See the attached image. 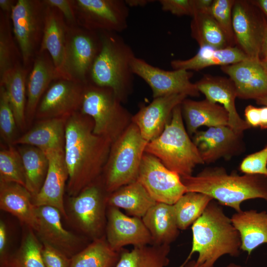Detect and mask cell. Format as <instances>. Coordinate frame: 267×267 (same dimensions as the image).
<instances>
[{
  "label": "cell",
  "mask_w": 267,
  "mask_h": 267,
  "mask_svg": "<svg viewBox=\"0 0 267 267\" xmlns=\"http://www.w3.org/2000/svg\"><path fill=\"white\" fill-rule=\"evenodd\" d=\"M94 123L78 111L66 121L64 146L68 180L66 192L75 196L102 174L112 143L93 133Z\"/></svg>",
  "instance_id": "obj_1"
},
{
  "label": "cell",
  "mask_w": 267,
  "mask_h": 267,
  "mask_svg": "<svg viewBox=\"0 0 267 267\" xmlns=\"http://www.w3.org/2000/svg\"><path fill=\"white\" fill-rule=\"evenodd\" d=\"M186 192L202 193L236 212L247 200L260 198L267 201V176L262 175L228 174L221 167H206L196 176L180 177Z\"/></svg>",
  "instance_id": "obj_2"
},
{
  "label": "cell",
  "mask_w": 267,
  "mask_h": 267,
  "mask_svg": "<svg viewBox=\"0 0 267 267\" xmlns=\"http://www.w3.org/2000/svg\"><path fill=\"white\" fill-rule=\"evenodd\" d=\"M191 229V250L179 267H184L196 252L198 253L196 263L204 267H213L217 261L224 255L233 257L239 255L241 245L239 233L231 218L213 200L192 224Z\"/></svg>",
  "instance_id": "obj_3"
},
{
  "label": "cell",
  "mask_w": 267,
  "mask_h": 267,
  "mask_svg": "<svg viewBox=\"0 0 267 267\" xmlns=\"http://www.w3.org/2000/svg\"><path fill=\"white\" fill-rule=\"evenodd\" d=\"M98 33L101 47L92 66L89 82L111 89L122 103H125L133 90L134 74L132 63L136 56L118 33Z\"/></svg>",
  "instance_id": "obj_4"
},
{
  "label": "cell",
  "mask_w": 267,
  "mask_h": 267,
  "mask_svg": "<svg viewBox=\"0 0 267 267\" xmlns=\"http://www.w3.org/2000/svg\"><path fill=\"white\" fill-rule=\"evenodd\" d=\"M145 152L180 177L191 176L197 165L204 164L184 127L181 104L174 108L162 133L147 143Z\"/></svg>",
  "instance_id": "obj_5"
},
{
  "label": "cell",
  "mask_w": 267,
  "mask_h": 267,
  "mask_svg": "<svg viewBox=\"0 0 267 267\" xmlns=\"http://www.w3.org/2000/svg\"><path fill=\"white\" fill-rule=\"evenodd\" d=\"M147 143L136 125L132 122L112 143L101 175L108 193L137 180Z\"/></svg>",
  "instance_id": "obj_6"
},
{
  "label": "cell",
  "mask_w": 267,
  "mask_h": 267,
  "mask_svg": "<svg viewBox=\"0 0 267 267\" xmlns=\"http://www.w3.org/2000/svg\"><path fill=\"white\" fill-rule=\"evenodd\" d=\"M101 176L75 196L65 200L66 221L78 232L91 241L105 235L107 197Z\"/></svg>",
  "instance_id": "obj_7"
},
{
  "label": "cell",
  "mask_w": 267,
  "mask_h": 267,
  "mask_svg": "<svg viewBox=\"0 0 267 267\" xmlns=\"http://www.w3.org/2000/svg\"><path fill=\"white\" fill-rule=\"evenodd\" d=\"M112 90L90 83L86 85L79 111L90 117L93 133L112 143L132 123L130 113Z\"/></svg>",
  "instance_id": "obj_8"
},
{
  "label": "cell",
  "mask_w": 267,
  "mask_h": 267,
  "mask_svg": "<svg viewBox=\"0 0 267 267\" xmlns=\"http://www.w3.org/2000/svg\"><path fill=\"white\" fill-rule=\"evenodd\" d=\"M101 47L98 32L78 25L69 26L62 62L57 71L59 79L89 83L92 66Z\"/></svg>",
  "instance_id": "obj_9"
},
{
  "label": "cell",
  "mask_w": 267,
  "mask_h": 267,
  "mask_svg": "<svg viewBox=\"0 0 267 267\" xmlns=\"http://www.w3.org/2000/svg\"><path fill=\"white\" fill-rule=\"evenodd\" d=\"M46 6L44 0H18L10 14L13 35L27 68L39 51Z\"/></svg>",
  "instance_id": "obj_10"
},
{
  "label": "cell",
  "mask_w": 267,
  "mask_h": 267,
  "mask_svg": "<svg viewBox=\"0 0 267 267\" xmlns=\"http://www.w3.org/2000/svg\"><path fill=\"white\" fill-rule=\"evenodd\" d=\"M77 25L93 31L120 33L128 27L129 7L123 0H72Z\"/></svg>",
  "instance_id": "obj_11"
},
{
  "label": "cell",
  "mask_w": 267,
  "mask_h": 267,
  "mask_svg": "<svg viewBox=\"0 0 267 267\" xmlns=\"http://www.w3.org/2000/svg\"><path fill=\"white\" fill-rule=\"evenodd\" d=\"M232 27L236 46L249 58L261 59L267 19L252 0H235Z\"/></svg>",
  "instance_id": "obj_12"
},
{
  "label": "cell",
  "mask_w": 267,
  "mask_h": 267,
  "mask_svg": "<svg viewBox=\"0 0 267 267\" xmlns=\"http://www.w3.org/2000/svg\"><path fill=\"white\" fill-rule=\"evenodd\" d=\"M137 180L156 202L173 205L186 192L178 174L167 168L155 156L145 152Z\"/></svg>",
  "instance_id": "obj_13"
},
{
  "label": "cell",
  "mask_w": 267,
  "mask_h": 267,
  "mask_svg": "<svg viewBox=\"0 0 267 267\" xmlns=\"http://www.w3.org/2000/svg\"><path fill=\"white\" fill-rule=\"evenodd\" d=\"M132 67L134 74L150 87L153 98L174 94L194 97L200 95L195 83L190 81L193 74L188 71L165 70L136 57L132 61Z\"/></svg>",
  "instance_id": "obj_14"
},
{
  "label": "cell",
  "mask_w": 267,
  "mask_h": 267,
  "mask_svg": "<svg viewBox=\"0 0 267 267\" xmlns=\"http://www.w3.org/2000/svg\"><path fill=\"white\" fill-rule=\"evenodd\" d=\"M37 225L34 230L42 243L47 244L72 258L88 244L86 237L67 230L62 215L50 206L36 207Z\"/></svg>",
  "instance_id": "obj_15"
},
{
  "label": "cell",
  "mask_w": 267,
  "mask_h": 267,
  "mask_svg": "<svg viewBox=\"0 0 267 267\" xmlns=\"http://www.w3.org/2000/svg\"><path fill=\"white\" fill-rule=\"evenodd\" d=\"M86 85L63 79L54 80L42 97L35 117L67 118L79 111Z\"/></svg>",
  "instance_id": "obj_16"
},
{
  "label": "cell",
  "mask_w": 267,
  "mask_h": 267,
  "mask_svg": "<svg viewBox=\"0 0 267 267\" xmlns=\"http://www.w3.org/2000/svg\"><path fill=\"white\" fill-rule=\"evenodd\" d=\"M192 141L204 164L212 163L221 158L229 160L245 149L243 134L235 132L228 126L197 131Z\"/></svg>",
  "instance_id": "obj_17"
},
{
  "label": "cell",
  "mask_w": 267,
  "mask_h": 267,
  "mask_svg": "<svg viewBox=\"0 0 267 267\" xmlns=\"http://www.w3.org/2000/svg\"><path fill=\"white\" fill-rule=\"evenodd\" d=\"M48 160V169L43 185L33 198L36 207L50 206L58 209L66 220L64 194L68 173L64 158V147L43 150Z\"/></svg>",
  "instance_id": "obj_18"
},
{
  "label": "cell",
  "mask_w": 267,
  "mask_h": 267,
  "mask_svg": "<svg viewBox=\"0 0 267 267\" xmlns=\"http://www.w3.org/2000/svg\"><path fill=\"white\" fill-rule=\"evenodd\" d=\"M105 235L110 247L118 252L127 245H152L151 235L142 219L125 214L114 207H107Z\"/></svg>",
  "instance_id": "obj_19"
},
{
  "label": "cell",
  "mask_w": 267,
  "mask_h": 267,
  "mask_svg": "<svg viewBox=\"0 0 267 267\" xmlns=\"http://www.w3.org/2000/svg\"><path fill=\"white\" fill-rule=\"evenodd\" d=\"M184 94H174L156 98L147 105L140 106L132 116V122L138 127L148 142L158 137L171 118L174 108L186 98Z\"/></svg>",
  "instance_id": "obj_20"
},
{
  "label": "cell",
  "mask_w": 267,
  "mask_h": 267,
  "mask_svg": "<svg viewBox=\"0 0 267 267\" xmlns=\"http://www.w3.org/2000/svg\"><path fill=\"white\" fill-rule=\"evenodd\" d=\"M221 69L234 84L237 97L255 100L267 96V72L261 59L248 58Z\"/></svg>",
  "instance_id": "obj_21"
},
{
  "label": "cell",
  "mask_w": 267,
  "mask_h": 267,
  "mask_svg": "<svg viewBox=\"0 0 267 267\" xmlns=\"http://www.w3.org/2000/svg\"><path fill=\"white\" fill-rule=\"evenodd\" d=\"M195 84L206 99L224 108L228 114V126L235 132L243 134L244 131L251 128L237 111L235 103L237 92L229 78L206 75Z\"/></svg>",
  "instance_id": "obj_22"
},
{
  "label": "cell",
  "mask_w": 267,
  "mask_h": 267,
  "mask_svg": "<svg viewBox=\"0 0 267 267\" xmlns=\"http://www.w3.org/2000/svg\"><path fill=\"white\" fill-rule=\"evenodd\" d=\"M59 79L56 67L47 51L39 52L33 61L27 81L26 120L29 126L43 95L54 80Z\"/></svg>",
  "instance_id": "obj_23"
},
{
  "label": "cell",
  "mask_w": 267,
  "mask_h": 267,
  "mask_svg": "<svg viewBox=\"0 0 267 267\" xmlns=\"http://www.w3.org/2000/svg\"><path fill=\"white\" fill-rule=\"evenodd\" d=\"M0 209L15 217L25 227L35 230L36 207L25 187L14 182H0Z\"/></svg>",
  "instance_id": "obj_24"
},
{
  "label": "cell",
  "mask_w": 267,
  "mask_h": 267,
  "mask_svg": "<svg viewBox=\"0 0 267 267\" xmlns=\"http://www.w3.org/2000/svg\"><path fill=\"white\" fill-rule=\"evenodd\" d=\"M181 107L186 131L190 135H193L202 126H228V113L219 104L206 99L197 101L185 98Z\"/></svg>",
  "instance_id": "obj_25"
},
{
  "label": "cell",
  "mask_w": 267,
  "mask_h": 267,
  "mask_svg": "<svg viewBox=\"0 0 267 267\" xmlns=\"http://www.w3.org/2000/svg\"><path fill=\"white\" fill-rule=\"evenodd\" d=\"M231 222L239 233L241 250L250 255L263 244H267V212L256 210L236 212Z\"/></svg>",
  "instance_id": "obj_26"
},
{
  "label": "cell",
  "mask_w": 267,
  "mask_h": 267,
  "mask_svg": "<svg viewBox=\"0 0 267 267\" xmlns=\"http://www.w3.org/2000/svg\"><path fill=\"white\" fill-rule=\"evenodd\" d=\"M248 58L237 46L222 48L203 46L193 57L185 60H173L171 66L174 70L199 71L211 66L235 64Z\"/></svg>",
  "instance_id": "obj_27"
},
{
  "label": "cell",
  "mask_w": 267,
  "mask_h": 267,
  "mask_svg": "<svg viewBox=\"0 0 267 267\" xmlns=\"http://www.w3.org/2000/svg\"><path fill=\"white\" fill-rule=\"evenodd\" d=\"M152 245H170L179 234L173 205L157 202L142 218Z\"/></svg>",
  "instance_id": "obj_28"
},
{
  "label": "cell",
  "mask_w": 267,
  "mask_h": 267,
  "mask_svg": "<svg viewBox=\"0 0 267 267\" xmlns=\"http://www.w3.org/2000/svg\"><path fill=\"white\" fill-rule=\"evenodd\" d=\"M68 27L62 13L57 8L47 5L43 36L39 52L46 51L49 53L57 73L63 58Z\"/></svg>",
  "instance_id": "obj_29"
},
{
  "label": "cell",
  "mask_w": 267,
  "mask_h": 267,
  "mask_svg": "<svg viewBox=\"0 0 267 267\" xmlns=\"http://www.w3.org/2000/svg\"><path fill=\"white\" fill-rule=\"evenodd\" d=\"M67 118L40 120L31 129L18 137L14 142L13 145H31L42 150L64 147Z\"/></svg>",
  "instance_id": "obj_30"
},
{
  "label": "cell",
  "mask_w": 267,
  "mask_h": 267,
  "mask_svg": "<svg viewBox=\"0 0 267 267\" xmlns=\"http://www.w3.org/2000/svg\"><path fill=\"white\" fill-rule=\"evenodd\" d=\"M31 69L21 63L0 77V85L5 89L18 128L22 132L28 127L25 116L27 81Z\"/></svg>",
  "instance_id": "obj_31"
},
{
  "label": "cell",
  "mask_w": 267,
  "mask_h": 267,
  "mask_svg": "<svg viewBox=\"0 0 267 267\" xmlns=\"http://www.w3.org/2000/svg\"><path fill=\"white\" fill-rule=\"evenodd\" d=\"M157 202L136 180L108 193L107 206L124 209L128 215L142 219Z\"/></svg>",
  "instance_id": "obj_32"
},
{
  "label": "cell",
  "mask_w": 267,
  "mask_h": 267,
  "mask_svg": "<svg viewBox=\"0 0 267 267\" xmlns=\"http://www.w3.org/2000/svg\"><path fill=\"white\" fill-rule=\"evenodd\" d=\"M17 148L23 162L25 187L33 198L40 191L45 179L48 160L45 152L38 147L20 145Z\"/></svg>",
  "instance_id": "obj_33"
},
{
  "label": "cell",
  "mask_w": 267,
  "mask_h": 267,
  "mask_svg": "<svg viewBox=\"0 0 267 267\" xmlns=\"http://www.w3.org/2000/svg\"><path fill=\"white\" fill-rule=\"evenodd\" d=\"M121 251L113 249L104 235L91 241L74 256L70 267H116Z\"/></svg>",
  "instance_id": "obj_34"
},
{
  "label": "cell",
  "mask_w": 267,
  "mask_h": 267,
  "mask_svg": "<svg viewBox=\"0 0 267 267\" xmlns=\"http://www.w3.org/2000/svg\"><path fill=\"white\" fill-rule=\"evenodd\" d=\"M170 246L149 245L121 252L116 267H165L169 263Z\"/></svg>",
  "instance_id": "obj_35"
},
{
  "label": "cell",
  "mask_w": 267,
  "mask_h": 267,
  "mask_svg": "<svg viewBox=\"0 0 267 267\" xmlns=\"http://www.w3.org/2000/svg\"><path fill=\"white\" fill-rule=\"evenodd\" d=\"M190 24L191 35L199 46L222 48L229 46L217 22L209 13H195Z\"/></svg>",
  "instance_id": "obj_36"
},
{
  "label": "cell",
  "mask_w": 267,
  "mask_h": 267,
  "mask_svg": "<svg viewBox=\"0 0 267 267\" xmlns=\"http://www.w3.org/2000/svg\"><path fill=\"white\" fill-rule=\"evenodd\" d=\"M214 200L210 196L200 192H185L173 205L178 226L186 229L203 214L209 203Z\"/></svg>",
  "instance_id": "obj_37"
},
{
  "label": "cell",
  "mask_w": 267,
  "mask_h": 267,
  "mask_svg": "<svg viewBox=\"0 0 267 267\" xmlns=\"http://www.w3.org/2000/svg\"><path fill=\"white\" fill-rule=\"evenodd\" d=\"M21 63V54L13 35L10 14L0 10V77Z\"/></svg>",
  "instance_id": "obj_38"
},
{
  "label": "cell",
  "mask_w": 267,
  "mask_h": 267,
  "mask_svg": "<svg viewBox=\"0 0 267 267\" xmlns=\"http://www.w3.org/2000/svg\"><path fill=\"white\" fill-rule=\"evenodd\" d=\"M26 227L20 246L5 265L10 267H45L42 257V243L32 229Z\"/></svg>",
  "instance_id": "obj_39"
},
{
  "label": "cell",
  "mask_w": 267,
  "mask_h": 267,
  "mask_svg": "<svg viewBox=\"0 0 267 267\" xmlns=\"http://www.w3.org/2000/svg\"><path fill=\"white\" fill-rule=\"evenodd\" d=\"M0 182H14L25 187L22 158L14 145L7 146L0 150Z\"/></svg>",
  "instance_id": "obj_40"
},
{
  "label": "cell",
  "mask_w": 267,
  "mask_h": 267,
  "mask_svg": "<svg viewBox=\"0 0 267 267\" xmlns=\"http://www.w3.org/2000/svg\"><path fill=\"white\" fill-rule=\"evenodd\" d=\"M18 129L15 116L4 87L0 85V134L7 145H13Z\"/></svg>",
  "instance_id": "obj_41"
},
{
  "label": "cell",
  "mask_w": 267,
  "mask_h": 267,
  "mask_svg": "<svg viewBox=\"0 0 267 267\" xmlns=\"http://www.w3.org/2000/svg\"><path fill=\"white\" fill-rule=\"evenodd\" d=\"M235 0H214L210 14L223 32L229 46H236L232 27V8Z\"/></svg>",
  "instance_id": "obj_42"
},
{
  "label": "cell",
  "mask_w": 267,
  "mask_h": 267,
  "mask_svg": "<svg viewBox=\"0 0 267 267\" xmlns=\"http://www.w3.org/2000/svg\"><path fill=\"white\" fill-rule=\"evenodd\" d=\"M239 169L244 174L267 176V145L262 150L245 157Z\"/></svg>",
  "instance_id": "obj_43"
},
{
  "label": "cell",
  "mask_w": 267,
  "mask_h": 267,
  "mask_svg": "<svg viewBox=\"0 0 267 267\" xmlns=\"http://www.w3.org/2000/svg\"><path fill=\"white\" fill-rule=\"evenodd\" d=\"M41 254L45 267H70L71 258L47 244L42 243Z\"/></svg>",
  "instance_id": "obj_44"
},
{
  "label": "cell",
  "mask_w": 267,
  "mask_h": 267,
  "mask_svg": "<svg viewBox=\"0 0 267 267\" xmlns=\"http://www.w3.org/2000/svg\"><path fill=\"white\" fill-rule=\"evenodd\" d=\"M162 9L173 15L181 16L194 13L193 0H159Z\"/></svg>",
  "instance_id": "obj_45"
},
{
  "label": "cell",
  "mask_w": 267,
  "mask_h": 267,
  "mask_svg": "<svg viewBox=\"0 0 267 267\" xmlns=\"http://www.w3.org/2000/svg\"><path fill=\"white\" fill-rule=\"evenodd\" d=\"M44 1L47 5L57 8L62 13L68 26L78 25L72 0H44Z\"/></svg>",
  "instance_id": "obj_46"
},
{
  "label": "cell",
  "mask_w": 267,
  "mask_h": 267,
  "mask_svg": "<svg viewBox=\"0 0 267 267\" xmlns=\"http://www.w3.org/2000/svg\"><path fill=\"white\" fill-rule=\"evenodd\" d=\"M9 245V232L5 222L0 220V266L5 265L11 255Z\"/></svg>",
  "instance_id": "obj_47"
},
{
  "label": "cell",
  "mask_w": 267,
  "mask_h": 267,
  "mask_svg": "<svg viewBox=\"0 0 267 267\" xmlns=\"http://www.w3.org/2000/svg\"><path fill=\"white\" fill-rule=\"evenodd\" d=\"M245 121L251 127H260L261 114L260 107L248 105L244 110Z\"/></svg>",
  "instance_id": "obj_48"
},
{
  "label": "cell",
  "mask_w": 267,
  "mask_h": 267,
  "mask_svg": "<svg viewBox=\"0 0 267 267\" xmlns=\"http://www.w3.org/2000/svg\"><path fill=\"white\" fill-rule=\"evenodd\" d=\"M213 1L214 0H193L194 13H210L211 7Z\"/></svg>",
  "instance_id": "obj_49"
},
{
  "label": "cell",
  "mask_w": 267,
  "mask_h": 267,
  "mask_svg": "<svg viewBox=\"0 0 267 267\" xmlns=\"http://www.w3.org/2000/svg\"><path fill=\"white\" fill-rule=\"evenodd\" d=\"M17 1L15 0H0V10L10 14Z\"/></svg>",
  "instance_id": "obj_50"
},
{
  "label": "cell",
  "mask_w": 267,
  "mask_h": 267,
  "mask_svg": "<svg viewBox=\"0 0 267 267\" xmlns=\"http://www.w3.org/2000/svg\"><path fill=\"white\" fill-rule=\"evenodd\" d=\"M154 0H126L127 5L130 7L145 6L147 4L153 2Z\"/></svg>",
  "instance_id": "obj_51"
},
{
  "label": "cell",
  "mask_w": 267,
  "mask_h": 267,
  "mask_svg": "<svg viewBox=\"0 0 267 267\" xmlns=\"http://www.w3.org/2000/svg\"><path fill=\"white\" fill-rule=\"evenodd\" d=\"M261 121L260 128L262 130L267 129V106L260 107Z\"/></svg>",
  "instance_id": "obj_52"
},
{
  "label": "cell",
  "mask_w": 267,
  "mask_h": 267,
  "mask_svg": "<svg viewBox=\"0 0 267 267\" xmlns=\"http://www.w3.org/2000/svg\"><path fill=\"white\" fill-rule=\"evenodd\" d=\"M252 1L262 12L267 19V0H255Z\"/></svg>",
  "instance_id": "obj_53"
},
{
  "label": "cell",
  "mask_w": 267,
  "mask_h": 267,
  "mask_svg": "<svg viewBox=\"0 0 267 267\" xmlns=\"http://www.w3.org/2000/svg\"><path fill=\"white\" fill-rule=\"evenodd\" d=\"M266 56H267V19L261 48V59Z\"/></svg>",
  "instance_id": "obj_54"
},
{
  "label": "cell",
  "mask_w": 267,
  "mask_h": 267,
  "mask_svg": "<svg viewBox=\"0 0 267 267\" xmlns=\"http://www.w3.org/2000/svg\"><path fill=\"white\" fill-rule=\"evenodd\" d=\"M255 100L258 104L267 106V96L259 98Z\"/></svg>",
  "instance_id": "obj_55"
},
{
  "label": "cell",
  "mask_w": 267,
  "mask_h": 267,
  "mask_svg": "<svg viewBox=\"0 0 267 267\" xmlns=\"http://www.w3.org/2000/svg\"><path fill=\"white\" fill-rule=\"evenodd\" d=\"M184 267H204L203 265H198L195 261L188 262Z\"/></svg>",
  "instance_id": "obj_56"
},
{
  "label": "cell",
  "mask_w": 267,
  "mask_h": 267,
  "mask_svg": "<svg viewBox=\"0 0 267 267\" xmlns=\"http://www.w3.org/2000/svg\"><path fill=\"white\" fill-rule=\"evenodd\" d=\"M261 62L267 72V56L264 57L261 59Z\"/></svg>",
  "instance_id": "obj_57"
},
{
  "label": "cell",
  "mask_w": 267,
  "mask_h": 267,
  "mask_svg": "<svg viewBox=\"0 0 267 267\" xmlns=\"http://www.w3.org/2000/svg\"><path fill=\"white\" fill-rule=\"evenodd\" d=\"M225 267H247L246 266H243L240 265L236 264L235 263H230L227 265Z\"/></svg>",
  "instance_id": "obj_58"
},
{
  "label": "cell",
  "mask_w": 267,
  "mask_h": 267,
  "mask_svg": "<svg viewBox=\"0 0 267 267\" xmlns=\"http://www.w3.org/2000/svg\"><path fill=\"white\" fill-rule=\"evenodd\" d=\"M0 267H10L7 265H3L0 266Z\"/></svg>",
  "instance_id": "obj_59"
}]
</instances>
